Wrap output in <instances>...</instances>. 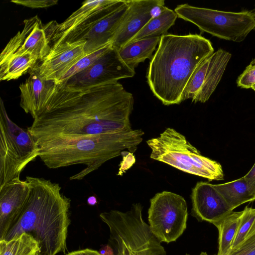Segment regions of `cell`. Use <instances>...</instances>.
Here are the masks:
<instances>
[{
  "label": "cell",
  "mask_w": 255,
  "mask_h": 255,
  "mask_svg": "<svg viewBox=\"0 0 255 255\" xmlns=\"http://www.w3.org/2000/svg\"><path fill=\"white\" fill-rule=\"evenodd\" d=\"M86 40L66 42L51 47L40 64L33 67L43 79L58 83L60 79L81 59L86 55L84 51Z\"/></svg>",
  "instance_id": "cell-14"
},
{
  "label": "cell",
  "mask_w": 255,
  "mask_h": 255,
  "mask_svg": "<svg viewBox=\"0 0 255 255\" xmlns=\"http://www.w3.org/2000/svg\"><path fill=\"white\" fill-rule=\"evenodd\" d=\"M66 255H101L99 252L86 249L84 250H79L77 251H74Z\"/></svg>",
  "instance_id": "cell-32"
},
{
  "label": "cell",
  "mask_w": 255,
  "mask_h": 255,
  "mask_svg": "<svg viewBox=\"0 0 255 255\" xmlns=\"http://www.w3.org/2000/svg\"><path fill=\"white\" fill-rule=\"evenodd\" d=\"M38 146L27 129L8 117L0 99V188L20 175L26 166L38 156Z\"/></svg>",
  "instance_id": "cell-7"
},
{
  "label": "cell",
  "mask_w": 255,
  "mask_h": 255,
  "mask_svg": "<svg viewBox=\"0 0 255 255\" xmlns=\"http://www.w3.org/2000/svg\"><path fill=\"white\" fill-rule=\"evenodd\" d=\"M174 11L178 17L195 24L201 31L234 42L243 41L255 28V7L236 12L185 3L178 5Z\"/></svg>",
  "instance_id": "cell-8"
},
{
  "label": "cell",
  "mask_w": 255,
  "mask_h": 255,
  "mask_svg": "<svg viewBox=\"0 0 255 255\" xmlns=\"http://www.w3.org/2000/svg\"><path fill=\"white\" fill-rule=\"evenodd\" d=\"M252 89H253L255 91V85L253 86Z\"/></svg>",
  "instance_id": "cell-37"
},
{
  "label": "cell",
  "mask_w": 255,
  "mask_h": 255,
  "mask_svg": "<svg viewBox=\"0 0 255 255\" xmlns=\"http://www.w3.org/2000/svg\"><path fill=\"white\" fill-rule=\"evenodd\" d=\"M133 104L132 94L118 82L78 88L59 82L27 129L36 142L130 130Z\"/></svg>",
  "instance_id": "cell-1"
},
{
  "label": "cell",
  "mask_w": 255,
  "mask_h": 255,
  "mask_svg": "<svg viewBox=\"0 0 255 255\" xmlns=\"http://www.w3.org/2000/svg\"><path fill=\"white\" fill-rule=\"evenodd\" d=\"M135 162V158L132 152H127V154L123 156L121 162L118 175H122Z\"/></svg>",
  "instance_id": "cell-30"
},
{
  "label": "cell",
  "mask_w": 255,
  "mask_h": 255,
  "mask_svg": "<svg viewBox=\"0 0 255 255\" xmlns=\"http://www.w3.org/2000/svg\"><path fill=\"white\" fill-rule=\"evenodd\" d=\"M127 10L122 19L112 41L119 50L128 44L164 5L163 0H128Z\"/></svg>",
  "instance_id": "cell-13"
},
{
  "label": "cell",
  "mask_w": 255,
  "mask_h": 255,
  "mask_svg": "<svg viewBox=\"0 0 255 255\" xmlns=\"http://www.w3.org/2000/svg\"><path fill=\"white\" fill-rule=\"evenodd\" d=\"M214 50L211 41L200 34L162 35L146 72L153 95L166 106L181 103L194 72Z\"/></svg>",
  "instance_id": "cell-3"
},
{
  "label": "cell",
  "mask_w": 255,
  "mask_h": 255,
  "mask_svg": "<svg viewBox=\"0 0 255 255\" xmlns=\"http://www.w3.org/2000/svg\"><path fill=\"white\" fill-rule=\"evenodd\" d=\"M135 70L121 58L118 50L112 45L91 66L62 82L71 88H83L133 77Z\"/></svg>",
  "instance_id": "cell-10"
},
{
  "label": "cell",
  "mask_w": 255,
  "mask_h": 255,
  "mask_svg": "<svg viewBox=\"0 0 255 255\" xmlns=\"http://www.w3.org/2000/svg\"><path fill=\"white\" fill-rule=\"evenodd\" d=\"M141 204H133L129 210H113L100 217L110 230L108 245L114 255H166V252L143 220Z\"/></svg>",
  "instance_id": "cell-5"
},
{
  "label": "cell",
  "mask_w": 255,
  "mask_h": 255,
  "mask_svg": "<svg viewBox=\"0 0 255 255\" xmlns=\"http://www.w3.org/2000/svg\"><path fill=\"white\" fill-rule=\"evenodd\" d=\"M214 186L232 211L243 204L255 200V196L249 191L244 177Z\"/></svg>",
  "instance_id": "cell-21"
},
{
  "label": "cell",
  "mask_w": 255,
  "mask_h": 255,
  "mask_svg": "<svg viewBox=\"0 0 255 255\" xmlns=\"http://www.w3.org/2000/svg\"><path fill=\"white\" fill-rule=\"evenodd\" d=\"M255 248V233L228 255H248Z\"/></svg>",
  "instance_id": "cell-29"
},
{
  "label": "cell",
  "mask_w": 255,
  "mask_h": 255,
  "mask_svg": "<svg viewBox=\"0 0 255 255\" xmlns=\"http://www.w3.org/2000/svg\"><path fill=\"white\" fill-rule=\"evenodd\" d=\"M243 211H232L215 226L219 232L218 252L217 255H228L239 226Z\"/></svg>",
  "instance_id": "cell-22"
},
{
  "label": "cell",
  "mask_w": 255,
  "mask_h": 255,
  "mask_svg": "<svg viewBox=\"0 0 255 255\" xmlns=\"http://www.w3.org/2000/svg\"><path fill=\"white\" fill-rule=\"evenodd\" d=\"M39 251L37 242L24 233L10 240H0V255H36Z\"/></svg>",
  "instance_id": "cell-24"
},
{
  "label": "cell",
  "mask_w": 255,
  "mask_h": 255,
  "mask_svg": "<svg viewBox=\"0 0 255 255\" xmlns=\"http://www.w3.org/2000/svg\"><path fill=\"white\" fill-rule=\"evenodd\" d=\"M177 17L174 10L164 5L160 7L158 13L128 43L145 38L161 36L167 34L168 29L174 24Z\"/></svg>",
  "instance_id": "cell-20"
},
{
  "label": "cell",
  "mask_w": 255,
  "mask_h": 255,
  "mask_svg": "<svg viewBox=\"0 0 255 255\" xmlns=\"http://www.w3.org/2000/svg\"><path fill=\"white\" fill-rule=\"evenodd\" d=\"M199 255H209L205 252H202Z\"/></svg>",
  "instance_id": "cell-36"
},
{
  "label": "cell",
  "mask_w": 255,
  "mask_h": 255,
  "mask_svg": "<svg viewBox=\"0 0 255 255\" xmlns=\"http://www.w3.org/2000/svg\"><path fill=\"white\" fill-rule=\"evenodd\" d=\"M244 177L250 194L255 196V163L249 172Z\"/></svg>",
  "instance_id": "cell-31"
},
{
  "label": "cell",
  "mask_w": 255,
  "mask_h": 255,
  "mask_svg": "<svg viewBox=\"0 0 255 255\" xmlns=\"http://www.w3.org/2000/svg\"><path fill=\"white\" fill-rule=\"evenodd\" d=\"M99 252L101 255H114L113 250L109 245L102 247Z\"/></svg>",
  "instance_id": "cell-33"
},
{
  "label": "cell",
  "mask_w": 255,
  "mask_h": 255,
  "mask_svg": "<svg viewBox=\"0 0 255 255\" xmlns=\"http://www.w3.org/2000/svg\"><path fill=\"white\" fill-rule=\"evenodd\" d=\"M188 215L186 201L177 194L164 191L150 200L149 226L160 243L177 240L186 229Z\"/></svg>",
  "instance_id": "cell-9"
},
{
  "label": "cell",
  "mask_w": 255,
  "mask_h": 255,
  "mask_svg": "<svg viewBox=\"0 0 255 255\" xmlns=\"http://www.w3.org/2000/svg\"><path fill=\"white\" fill-rule=\"evenodd\" d=\"M127 3L120 9L96 23L84 37L86 42L84 51L88 54L110 43L125 15L128 6Z\"/></svg>",
  "instance_id": "cell-18"
},
{
  "label": "cell",
  "mask_w": 255,
  "mask_h": 255,
  "mask_svg": "<svg viewBox=\"0 0 255 255\" xmlns=\"http://www.w3.org/2000/svg\"><path fill=\"white\" fill-rule=\"evenodd\" d=\"M237 83L238 87L244 89L252 88L255 85V58L239 76Z\"/></svg>",
  "instance_id": "cell-27"
},
{
  "label": "cell",
  "mask_w": 255,
  "mask_h": 255,
  "mask_svg": "<svg viewBox=\"0 0 255 255\" xmlns=\"http://www.w3.org/2000/svg\"><path fill=\"white\" fill-rule=\"evenodd\" d=\"M255 233V208L247 206L243 210L240 223L230 253Z\"/></svg>",
  "instance_id": "cell-25"
},
{
  "label": "cell",
  "mask_w": 255,
  "mask_h": 255,
  "mask_svg": "<svg viewBox=\"0 0 255 255\" xmlns=\"http://www.w3.org/2000/svg\"><path fill=\"white\" fill-rule=\"evenodd\" d=\"M141 129H130L93 135L61 136L37 142L38 157L49 168L74 164L86 167L70 177L80 180L98 169L106 161L122 154L133 152L142 141Z\"/></svg>",
  "instance_id": "cell-4"
},
{
  "label": "cell",
  "mask_w": 255,
  "mask_h": 255,
  "mask_svg": "<svg viewBox=\"0 0 255 255\" xmlns=\"http://www.w3.org/2000/svg\"><path fill=\"white\" fill-rule=\"evenodd\" d=\"M192 214L215 225L232 211L221 195L209 182H197L192 190Z\"/></svg>",
  "instance_id": "cell-15"
},
{
  "label": "cell",
  "mask_w": 255,
  "mask_h": 255,
  "mask_svg": "<svg viewBox=\"0 0 255 255\" xmlns=\"http://www.w3.org/2000/svg\"><path fill=\"white\" fill-rule=\"evenodd\" d=\"M112 45V43H110L83 57L60 79L58 83L66 81L73 76L91 66L109 49Z\"/></svg>",
  "instance_id": "cell-26"
},
{
  "label": "cell",
  "mask_w": 255,
  "mask_h": 255,
  "mask_svg": "<svg viewBox=\"0 0 255 255\" xmlns=\"http://www.w3.org/2000/svg\"><path fill=\"white\" fill-rule=\"evenodd\" d=\"M37 59L31 53L12 56L0 62V80L10 81L19 78L35 65Z\"/></svg>",
  "instance_id": "cell-23"
},
{
  "label": "cell",
  "mask_w": 255,
  "mask_h": 255,
  "mask_svg": "<svg viewBox=\"0 0 255 255\" xmlns=\"http://www.w3.org/2000/svg\"><path fill=\"white\" fill-rule=\"evenodd\" d=\"M87 202L88 205L94 206L97 203V199L95 196H91L88 198Z\"/></svg>",
  "instance_id": "cell-34"
},
{
  "label": "cell",
  "mask_w": 255,
  "mask_h": 255,
  "mask_svg": "<svg viewBox=\"0 0 255 255\" xmlns=\"http://www.w3.org/2000/svg\"><path fill=\"white\" fill-rule=\"evenodd\" d=\"M146 143L151 150L150 157L152 159L210 181L224 179L221 164L203 156L184 135L172 128H166Z\"/></svg>",
  "instance_id": "cell-6"
},
{
  "label": "cell",
  "mask_w": 255,
  "mask_h": 255,
  "mask_svg": "<svg viewBox=\"0 0 255 255\" xmlns=\"http://www.w3.org/2000/svg\"><path fill=\"white\" fill-rule=\"evenodd\" d=\"M28 72L29 76L19 86L20 106L34 119L44 109L54 92L56 82L42 79L34 67Z\"/></svg>",
  "instance_id": "cell-17"
},
{
  "label": "cell",
  "mask_w": 255,
  "mask_h": 255,
  "mask_svg": "<svg viewBox=\"0 0 255 255\" xmlns=\"http://www.w3.org/2000/svg\"><path fill=\"white\" fill-rule=\"evenodd\" d=\"M231 56L229 52L220 49L204 59L187 84L183 101L207 102L220 82Z\"/></svg>",
  "instance_id": "cell-11"
},
{
  "label": "cell",
  "mask_w": 255,
  "mask_h": 255,
  "mask_svg": "<svg viewBox=\"0 0 255 255\" xmlns=\"http://www.w3.org/2000/svg\"><path fill=\"white\" fill-rule=\"evenodd\" d=\"M29 195L19 218L2 240H10L22 233L38 243L36 255L65 253L70 200L57 183L43 178L26 176Z\"/></svg>",
  "instance_id": "cell-2"
},
{
  "label": "cell",
  "mask_w": 255,
  "mask_h": 255,
  "mask_svg": "<svg viewBox=\"0 0 255 255\" xmlns=\"http://www.w3.org/2000/svg\"><path fill=\"white\" fill-rule=\"evenodd\" d=\"M160 37H148L128 43L118 50L119 55L128 66L135 70L140 63L152 59Z\"/></svg>",
  "instance_id": "cell-19"
},
{
  "label": "cell",
  "mask_w": 255,
  "mask_h": 255,
  "mask_svg": "<svg viewBox=\"0 0 255 255\" xmlns=\"http://www.w3.org/2000/svg\"><path fill=\"white\" fill-rule=\"evenodd\" d=\"M248 255H255V248Z\"/></svg>",
  "instance_id": "cell-35"
},
{
  "label": "cell",
  "mask_w": 255,
  "mask_h": 255,
  "mask_svg": "<svg viewBox=\"0 0 255 255\" xmlns=\"http://www.w3.org/2000/svg\"><path fill=\"white\" fill-rule=\"evenodd\" d=\"M22 31L10 39L0 55V62L7 58L31 53L41 61L51 50L44 25L37 15L23 21Z\"/></svg>",
  "instance_id": "cell-12"
},
{
  "label": "cell",
  "mask_w": 255,
  "mask_h": 255,
  "mask_svg": "<svg viewBox=\"0 0 255 255\" xmlns=\"http://www.w3.org/2000/svg\"><path fill=\"white\" fill-rule=\"evenodd\" d=\"M11 2L32 8H45L56 4L57 0H12Z\"/></svg>",
  "instance_id": "cell-28"
},
{
  "label": "cell",
  "mask_w": 255,
  "mask_h": 255,
  "mask_svg": "<svg viewBox=\"0 0 255 255\" xmlns=\"http://www.w3.org/2000/svg\"><path fill=\"white\" fill-rule=\"evenodd\" d=\"M30 192L26 180L14 179L0 188V240L19 218Z\"/></svg>",
  "instance_id": "cell-16"
}]
</instances>
